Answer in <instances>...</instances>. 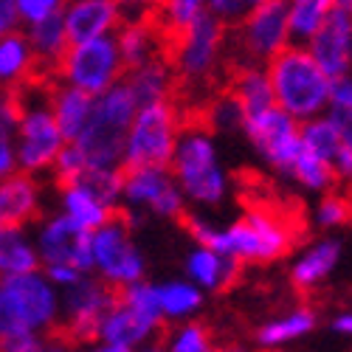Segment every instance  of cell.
Here are the masks:
<instances>
[{
    "label": "cell",
    "mask_w": 352,
    "mask_h": 352,
    "mask_svg": "<svg viewBox=\"0 0 352 352\" xmlns=\"http://www.w3.org/2000/svg\"><path fill=\"white\" fill-rule=\"evenodd\" d=\"M43 206L45 189L40 184V175L17 169L0 181V226L28 228L43 217Z\"/></svg>",
    "instance_id": "ffe728a7"
},
{
    "label": "cell",
    "mask_w": 352,
    "mask_h": 352,
    "mask_svg": "<svg viewBox=\"0 0 352 352\" xmlns=\"http://www.w3.org/2000/svg\"><path fill=\"white\" fill-rule=\"evenodd\" d=\"M344 256H346V240L338 237L336 231H324L321 237L293 251L287 265V279L302 293H316L336 276Z\"/></svg>",
    "instance_id": "ac0fdd59"
},
{
    "label": "cell",
    "mask_w": 352,
    "mask_h": 352,
    "mask_svg": "<svg viewBox=\"0 0 352 352\" xmlns=\"http://www.w3.org/2000/svg\"><path fill=\"white\" fill-rule=\"evenodd\" d=\"M330 107H333V110H349V113H352V74L333 82Z\"/></svg>",
    "instance_id": "f6af8a7d"
},
{
    "label": "cell",
    "mask_w": 352,
    "mask_h": 352,
    "mask_svg": "<svg viewBox=\"0 0 352 352\" xmlns=\"http://www.w3.org/2000/svg\"><path fill=\"white\" fill-rule=\"evenodd\" d=\"M274 352H287V349H274Z\"/></svg>",
    "instance_id": "9f6ffc18"
},
{
    "label": "cell",
    "mask_w": 352,
    "mask_h": 352,
    "mask_svg": "<svg viewBox=\"0 0 352 352\" xmlns=\"http://www.w3.org/2000/svg\"><path fill=\"white\" fill-rule=\"evenodd\" d=\"M290 43L285 0H265L228 34V51L237 65H268Z\"/></svg>",
    "instance_id": "5bb4252c"
},
{
    "label": "cell",
    "mask_w": 352,
    "mask_h": 352,
    "mask_svg": "<svg viewBox=\"0 0 352 352\" xmlns=\"http://www.w3.org/2000/svg\"><path fill=\"white\" fill-rule=\"evenodd\" d=\"M169 169L181 186L189 209L212 214L231 200V172L223 161L217 135L203 122L184 124Z\"/></svg>",
    "instance_id": "7a4b0ae2"
},
{
    "label": "cell",
    "mask_w": 352,
    "mask_h": 352,
    "mask_svg": "<svg viewBox=\"0 0 352 352\" xmlns=\"http://www.w3.org/2000/svg\"><path fill=\"white\" fill-rule=\"evenodd\" d=\"M330 113V119L336 122V127H338V133H341V141H344V146L352 153V113L349 110H327Z\"/></svg>",
    "instance_id": "c3c4849f"
},
{
    "label": "cell",
    "mask_w": 352,
    "mask_h": 352,
    "mask_svg": "<svg viewBox=\"0 0 352 352\" xmlns=\"http://www.w3.org/2000/svg\"><path fill=\"white\" fill-rule=\"evenodd\" d=\"M228 54V28L212 14H203L181 34L169 37V63L178 85L189 91H203L220 71Z\"/></svg>",
    "instance_id": "ba28073f"
},
{
    "label": "cell",
    "mask_w": 352,
    "mask_h": 352,
    "mask_svg": "<svg viewBox=\"0 0 352 352\" xmlns=\"http://www.w3.org/2000/svg\"><path fill=\"white\" fill-rule=\"evenodd\" d=\"M164 330V316L155 299V282L141 279L124 290H116V299L99 321L96 338L116 346H141L158 341Z\"/></svg>",
    "instance_id": "9c48e42d"
},
{
    "label": "cell",
    "mask_w": 352,
    "mask_h": 352,
    "mask_svg": "<svg viewBox=\"0 0 352 352\" xmlns=\"http://www.w3.org/2000/svg\"><path fill=\"white\" fill-rule=\"evenodd\" d=\"M91 274L113 290L146 279V254L135 240V228L122 214L91 231Z\"/></svg>",
    "instance_id": "8fae6325"
},
{
    "label": "cell",
    "mask_w": 352,
    "mask_h": 352,
    "mask_svg": "<svg viewBox=\"0 0 352 352\" xmlns=\"http://www.w3.org/2000/svg\"><path fill=\"white\" fill-rule=\"evenodd\" d=\"M287 181L296 184L305 192H310V195H324V192L338 186L333 164L327 158H321L318 153L307 150V146H302V150H299L296 161H293V166H290Z\"/></svg>",
    "instance_id": "1f68e13d"
},
{
    "label": "cell",
    "mask_w": 352,
    "mask_h": 352,
    "mask_svg": "<svg viewBox=\"0 0 352 352\" xmlns=\"http://www.w3.org/2000/svg\"><path fill=\"white\" fill-rule=\"evenodd\" d=\"M274 87V102L296 122H310L324 116L333 99V79L324 74L307 45L290 43L265 65Z\"/></svg>",
    "instance_id": "277c9868"
},
{
    "label": "cell",
    "mask_w": 352,
    "mask_h": 352,
    "mask_svg": "<svg viewBox=\"0 0 352 352\" xmlns=\"http://www.w3.org/2000/svg\"><path fill=\"white\" fill-rule=\"evenodd\" d=\"M17 99H20V116H17V127L12 135L17 166L32 175H45L51 172L56 155L68 144V138L51 110L48 87L25 85Z\"/></svg>",
    "instance_id": "8992f818"
},
{
    "label": "cell",
    "mask_w": 352,
    "mask_h": 352,
    "mask_svg": "<svg viewBox=\"0 0 352 352\" xmlns=\"http://www.w3.org/2000/svg\"><path fill=\"white\" fill-rule=\"evenodd\" d=\"M0 352H3V338H0Z\"/></svg>",
    "instance_id": "11a10c76"
},
{
    "label": "cell",
    "mask_w": 352,
    "mask_h": 352,
    "mask_svg": "<svg viewBox=\"0 0 352 352\" xmlns=\"http://www.w3.org/2000/svg\"><path fill=\"white\" fill-rule=\"evenodd\" d=\"M164 352H217V338L214 333L197 318L189 321H178V324H169V330L161 338Z\"/></svg>",
    "instance_id": "836d02e7"
},
{
    "label": "cell",
    "mask_w": 352,
    "mask_h": 352,
    "mask_svg": "<svg viewBox=\"0 0 352 352\" xmlns=\"http://www.w3.org/2000/svg\"><path fill=\"white\" fill-rule=\"evenodd\" d=\"M68 0H17V14H20V25H32L48 17H60Z\"/></svg>",
    "instance_id": "60d3db41"
},
{
    "label": "cell",
    "mask_w": 352,
    "mask_h": 352,
    "mask_svg": "<svg viewBox=\"0 0 352 352\" xmlns=\"http://www.w3.org/2000/svg\"><path fill=\"white\" fill-rule=\"evenodd\" d=\"M330 330L341 338L349 341V352H352V310H338L333 318H330Z\"/></svg>",
    "instance_id": "681fc988"
},
{
    "label": "cell",
    "mask_w": 352,
    "mask_h": 352,
    "mask_svg": "<svg viewBox=\"0 0 352 352\" xmlns=\"http://www.w3.org/2000/svg\"><path fill=\"white\" fill-rule=\"evenodd\" d=\"M124 74H127V65L122 60L116 34L71 43L60 65L54 68L56 82L74 85L91 96H99L107 87L119 85L124 79Z\"/></svg>",
    "instance_id": "4fadbf2b"
},
{
    "label": "cell",
    "mask_w": 352,
    "mask_h": 352,
    "mask_svg": "<svg viewBox=\"0 0 352 352\" xmlns=\"http://www.w3.org/2000/svg\"><path fill=\"white\" fill-rule=\"evenodd\" d=\"M243 107L237 104V99H234L228 91L223 96H214L206 107V119H203V124H206L212 133H240L243 130Z\"/></svg>",
    "instance_id": "74e56055"
},
{
    "label": "cell",
    "mask_w": 352,
    "mask_h": 352,
    "mask_svg": "<svg viewBox=\"0 0 352 352\" xmlns=\"http://www.w3.org/2000/svg\"><path fill=\"white\" fill-rule=\"evenodd\" d=\"M63 293L43 268L0 276V338L17 336H51L60 327Z\"/></svg>",
    "instance_id": "3957f363"
},
{
    "label": "cell",
    "mask_w": 352,
    "mask_h": 352,
    "mask_svg": "<svg viewBox=\"0 0 352 352\" xmlns=\"http://www.w3.org/2000/svg\"><path fill=\"white\" fill-rule=\"evenodd\" d=\"M217 352H254V349L243 344H228V346H217Z\"/></svg>",
    "instance_id": "db71d44e"
},
{
    "label": "cell",
    "mask_w": 352,
    "mask_h": 352,
    "mask_svg": "<svg viewBox=\"0 0 352 352\" xmlns=\"http://www.w3.org/2000/svg\"><path fill=\"white\" fill-rule=\"evenodd\" d=\"M127 352H164V346H161V341H150V344L133 346V349H127Z\"/></svg>",
    "instance_id": "f5cc1de1"
},
{
    "label": "cell",
    "mask_w": 352,
    "mask_h": 352,
    "mask_svg": "<svg viewBox=\"0 0 352 352\" xmlns=\"http://www.w3.org/2000/svg\"><path fill=\"white\" fill-rule=\"evenodd\" d=\"M48 102H51V110L60 122L65 138H76L91 116V107H94V96L79 91L74 85H63V82H54L48 87Z\"/></svg>",
    "instance_id": "f546056e"
},
{
    "label": "cell",
    "mask_w": 352,
    "mask_h": 352,
    "mask_svg": "<svg viewBox=\"0 0 352 352\" xmlns=\"http://www.w3.org/2000/svg\"><path fill=\"white\" fill-rule=\"evenodd\" d=\"M37 56L28 45L25 32H9L0 37V87L6 91H23L25 85H32L37 74Z\"/></svg>",
    "instance_id": "4316f807"
},
{
    "label": "cell",
    "mask_w": 352,
    "mask_h": 352,
    "mask_svg": "<svg viewBox=\"0 0 352 352\" xmlns=\"http://www.w3.org/2000/svg\"><path fill=\"white\" fill-rule=\"evenodd\" d=\"M119 6L124 9V17H135V14H150L155 0H119Z\"/></svg>",
    "instance_id": "f907efd6"
},
{
    "label": "cell",
    "mask_w": 352,
    "mask_h": 352,
    "mask_svg": "<svg viewBox=\"0 0 352 352\" xmlns=\"http://www.w3.org/2000/svg\"><path fill=\"white\" fill-rule=\"evenodd\" d=\"M20 116V99L14 91L0 87V138H12Z\"/></svg>",
    "instance_id": "7bdbcfd3"
},
{
    "label": "cell",
    "mask_w": 352,
    "mask_h": 352,
    "mask_svg": "<svg viewBox=\"0 0 352 352\" xmlns=\"http://www.w3.org/2000/svg\"><path fill=\"white\" fill-rule=\"evenodd\" d=\"M262 3H265V0H209V14L217 23H223L226 28H234Z\"/></svg>",
    "instance_id": "ab89813d"
},
{
    "label": "cell",
    "mask_w": 352,
    "mask_h": 352,
    "mask_svg": "<svg viewBox=\"0 0 352 352\" xmlns=\"http://www.w3.org/2000/svg\"><path fill=\"white\" fill-rule=\"evenodd\" d=\"M40 268L34 234L20 226H0V276H17Z\"/></svg>",
    "instance_id": "f1b7e54d"
},
{
    "label": "cell",
    "mask_w": 352,
    "mask_h": 352,
    "mask_svg": "<svg viewBox=\"0 0 352 352\" xmlns=\"http://www.w3.org/2000/svg\"><path fill=\"white\" fill-rule=\"evenodd\" d=\"M79 352H127V349H124V346H116V344H107V341L94 338V341L82 344V349H79Z\"/></svg>",
    "instance_id": "816d5d0a"
},
{
    "label": "cell",
    "mask_w": 352,
    "mask_h": 352,
    "mask_svg": "<svg viewBox=\"0 0 352 352\" xmlns=\"http://www.w3.org/2000/svg\"><path fill=\"white\" fill-rule=\"evenodd\" d=\"M20 28V14H17V0H0V37L17 32Z\"/></svg>",
    "instance_id": "bcb514c9"
},
{
    "label": "cell",
    "mask_w": 352,
    "mask_h": 352,
    "mask_svg": "<svg viewBox=\"0 0 352 352\" xmlns=\"http://www.w3.org/2000/svg\"><path fill=\"white\" fill-rule=\"evenodd\" d=\"M155 299L164 316V324H178V321L197 318V313L206 305V290H200L186 276H172L155 282Z\"/></svg>",
    "instance_id": "484cf974"
},
{
    "label": "cell",
    "mask_w": 352,
    "mask_h": 352,
    "mask_svg": "<svg viewBox=\"0 0 352 352\" xmlns=\"http://www.w3.org/2000/svg\"><path fill=\"white\" fill-rule=\"evenodd\" d=\"M122 166L87 169L79 181L60 184L56 192V212H63L71 223L85 231H96L110 217L119 214L122 203Z\"/></svg>",
    "instance_id": "7c38bea8"
},
{
    "label": "cell",
    "mask_w": 352,
    "mask_h": 352,
    "mask_svg": "<svg viewBox=\"0 0 352 352\" xmlns=\"http://www.w3.org/2000/svg\"><path fill=\"white\" fill-rule=\"evenodd\" d=\"M85 172H87V164H85L82 153L76 150L74 141H68L63 150H60V155H56L54 166H51L54 181H56V184H71V181H79Z\"/></svg>",
    "instance_id": "f35d334b"
},
{
    "label": "cell",
    "mask_w": 352,
    "mask_h": 352,
    "mask_svg": "<svg viewBox=\"0 0 352 352\" xmlns=\"http://www.w3.org/2000/svg\"><path fill=\"white\" fill-rule=\"evenodd\" d=\"M243 138L251 153L265 164L274 175L287 181L290 166L302 150V122H296L282 107H268L243 119Z\"/></svg>",
    "instance_id": "9a60e30c"
},
{
    "label": "cell",
    "mask_w": 352,
    "mask_h": 352,
    "mask_svg": "<svg viewBox=\"0 0 352 352\" xmlns=\"http://www.w3.org/2000/svg\"><path fill=\"white\" fill-rule=\"evenodd\" d=\"M228 94L243 107V116H254L259 110L274 107V87L265 65H237L228 85Z\"/></svg>",
    "instance_id": "83f0119b"
},
{
    "label": "cell",
    "mask_w": 352,
    "mask_h": 352,
    "mask_svg": "<svg viewBox=\"0 0 352 352\" xmlns=\"http://www.w3.org/2000/svg\"><path fill=\"white\" fill-rule=\"evenodd\" d=\"M184 116L172 99L138 104L135 119L127 130L124 150H122V169L135 166H169L175 144L184 130Z\"/></svg>",
    "instance_id": "30bf717a"
},
{
    "label": "cell",
    "mask_w": 352,
    "mask_h": 352,
    "mask_svg": "<svg viewBox=\"0 0 352 352\" xmlns=\"http://www.w3.org/2000/svg\"><path fill=\"white\" fill-rule=\"evenodd\" d=\"M3 352H68V344L48 336H17L3 341Z\"/></svg>",
    "instance_id": "b9f144b4"
},
{
    "label": "cell",
    "mask_w": 352,
    "mask_h": 352,
    "mask_svg": "<svg viewBox=\"0 0 352 352\" xmlns=\"http://www.w3.org/2000/svg\"><path fill=\"white\" fill-rule=\"evenodd\" d=\"M32 234L40 254V268L76 265L82 271H91V231L71 223L63 212L40 217Z\"/></svg>",
    "instance_id": "e0dca14e"
},
{
    "label": "cell",
    "mask_w": 352,
    "mask_h": 352,
    "mask_svg": "<svg viewBox=\"0 0 352 352\" xmlns=\"http://www.w3.org/2000/svg\"><path fill=\"white\" fill-rule=\"evenodd\" d=\"M60 17L71 43H82L116 34V28L124 20V9L119 6V0H68Z\"/></svg>",
    "instance_id": "44dd1931"
},
{
    "label": "cell",
    "mask_w": 352,
    "mask_h": 352,
    "mask_svg": "<svg viewBox=\"0 0 352 352\" xmlns=\"http://www.w3.org/2000/svg\"><path fill=\"white\" fill-rule=\"evenodd\" d=\"M138 102L127 91V85L119 82L107 87L104 94L94 96L91 116L76 138V150L82 153L87 169H102V166H122V150L127 130L135 119Z\"/></svg>",
    "instance_id": "5b68a950"
},
{
    "label": "cell",
    "mask_w": 352,
    "mask_h": 352,
    "mask_svg": "<svg viewBox=\"0 0 352 352\" xmlns=\"http://www.w3.org/2000/svg\"><path fill=\"white\" fill-rule=\"evenodd\" d=\"M285 3H287L290 40L302 45L316 34V28L333 12V0H285Z\"/></svg>",
    "instance_id": "e575fe53"
},
{
    "label": "cell",
    "mask_w": 352,
    "mask_h": 352,
    "mask_svg": "<svg viewBox=\"0 0 352 352\" xmlns=\"http://www.w3.org/2000/svg\"><path fill=\"white\" fill-rule=\"evenodd\" d=\"M17 153H14V141L12 138H0V181L9 178L12 172H17Z\"/></svg>",
    "instance_id": "7dc6e473"
},
{
    "label": "cell",
    "mask_w": 352,
    "mask_h": 352,
    "mask_svg": "<svg viewBox=\"0 0 352 352\" xmlns=\"http://www.w3.org/2000/svg\"><path fill=\"white\" fill-rule=\"evenodd\" d=\"M349 200H352V197H349Z\"/></svg>",
    "instance_id": "6f0895ef"
},
{
    "label": "cell",
    "mask_w": 352,
    "mask_h": 352,
    "mask_svg": "<svg viewBox=\"0 0 352 352\" xmlns=\"http://www.w3.org/2000/svg\"><path fill=\"white\" fill-rule=\"evenodd\" d=\"M43 274H45L56 287H60V290H65V287L76 285L85 274H91V271H82V268H76V265H45Z\"/></svg>",
    "instance_id": "ee69618b"
},
{
    "label": "cell",
    "mask_w": 352,
    "mask_h": 352,
    "mask_svg": "<svg viewBox=\"0 0 352 352\" xmlns=\"http://www.w3.org/2000/svg\"><path fill=\"white\" fill-rule=\"evenodd\" d=\"M237 274H240L237 262H234L231 256H226V254H220L212 245L195 243L184 256V276L192 279L200 290H206V293L226 290L228 285H234Z\"/></svg>",
    "instance_id": "603a6c76"
},
{
    "label": "cell",
    "mask_w": 352,
    "mask_h": 352,
    "mask_svg": "<svg viewBox=\"0 0 352 352\" xmlns=\"http://www.w3.org/2000/svg\"><path fill=\"white\" fill-rule=\"evenodd\" d=\"M25 37H28V45H32V51L37 56L40 71H45V68L54 71L65 56L68 45H71V37L65 32L63 17H48V20L25 25Z\"/></svg>",
    "instance_id": "4dcf8cb0"
},
{
    "label": "cell",
    "mask_w": 352,
    "mask_h": 352,
    "mask_svg": "<svg viewBox=\"0 0 352 352\" xmlns=\"http://www.w3.org/2000/svg\"><path fill=\"white\" fill-rule=\"evenodd\" d=\"M302 146H307V150L318 153L321 158H327L333 164V158L338 155L344 141H341L336 122L330 119V113L316 116L310 122H302Z\"/></svg>",
    "instance_id": "d590c367"
},
{
    "label": "cell",
    "mask_w": 352,
    "mask_h": 352,
    "mask_svg": "<svg viewBox=\"0 0 352 352\" xmlns=\"http://www.w3.org/2000/svg\"><path fill=\"white\" fill-rule=\"evenodd\" d=\"M119 212L135 228L144 220H184L189 206L169 166H135L122 175Z\"/></svg>",
    "instance_id": "52a82bcc"
},
{
    "label": "cell",
    "mask_w": 352,
    "mask_h": 352,
    "mask_svg": "<svg viewBox=\"0 0 352 352\" xmlns=\"http://www.w3.org/2000/svg\"><path fill=\"white\" fill-rule=\"evenodd\" d=\"M184 223L195 243L217 248L220 254L231 256L240 268L274 265V262L290 256L299 240L296 223L268 206H254L228 223H220L206 212H186Z\"/></svg>",
    "instance_id": "6da1fadb"
},
{
    "label": "cell",
    "mask_w": 352,
    "mask_h": 352,
    "mask_svg": "<svg viewBox=\"0 0 352 352\" xmlns=\"http://www.w3.org/2000/svg\"><path fill=\"white\" fill-rule=\"evenodd\" d=\"M318 327V313L310 305H293L271 318H265L254 333V341L262 352L287 349L293 344L305 341Z\"/></svg>",
    "instance_id": "7402d4cb"
},
{
    "label": "cell",
    "mask_w": 352,
    "mask_h": 352,
    "mask_svg": "<svg viewBox=\"0 0 352 352\" xmlns=\"http://www.w3.org/2000/svg\"><path fill=\"white\" fill-rule=\"evenodd\" d=\"M310 217H313L318 231H341L352 223V200L346 195L330 189L324 195H318Z\"/></svg>",
    "instance_id": "8d00e7d4"
},
{
    "label": "cell",
    "mask_w": 352,
    "mask_h": 352,
    "mask_svg": "<svg viewBox=\"0 0 352 352\" xmlns=\"http://www.w3.org/2000/svg\"><path fill=\"white\" fill-rule=\"evenodd\" d=\"M127 91L133 94V99L138 104H150V102H164V99H172L175 87H178V76L172 71V63L166 56H153L135 68H127L124 79Z\"/></svg>",
    "instance_id": "d4e9b609"
},
{
    "label": "cell",
    "mask_w": 352,
    "mask_h": 352,
    "mask_svg": "<svg viewBox=\"0 0 352 352\" xmlns=\"http://www.w3.org/2000/svg\"><path fill=\"white\" fill-rule=\"evenodd\" d=\"M203 14H209V0H155L150 17L169 40L181 34L184 28H189L195 20H200Z\"/></svg>",
    "instance_id": "d6a6232c"
},
{
    "label": "cell",
    "mask_w": 352,
    "mask_h": 352,
    "mask_svg": "<svg viewBox=\"0 0 352 352\" xmlns=\"http://www.w3.org/2000/svg\"><path fill=\"white\" fill-rule=\"evenodd\" d=\"M313 60L336 82L352 74V12L333 9L305 43Z\"/></svg>",
    "instance_id": "d6986e66"
},
{
    "label": "cell",
    "mask_w": 352,
    "mask_h": 352,
    "mask_svg": "<svg viewBox=\"0 0 352 352\" xmlns=\"http://www.w3.org/2000/svg\"><path fill=\"white\" fill-rule=\"evenodd\" d=\"M164 32L155 25V20L150 14H135V17H124L122 25L116 28V43H119L122 60L127 68H135L153 56H161V45H164Z\"/></svg>",
    "instance_id": "cb8c5ba5"
},
{
    "label": "cell",
    "mask_w": 352,
    "mask_h": 352,
    "mask_svg": "<svg viewBox=\"0 0 352 352\" xmlns=\"http://www.w3.org/2000/svg\"><path fill=\"white\" fill-rule=\"evenodd\" d=\"M63 293V310H60V327L76 344H87L96 338L99 321L116 299V290L104 285L99 276L85 274L76 285L60 290Z\"/></svg>",
    "instance_id": "2e32d148"
}]
</instances>
